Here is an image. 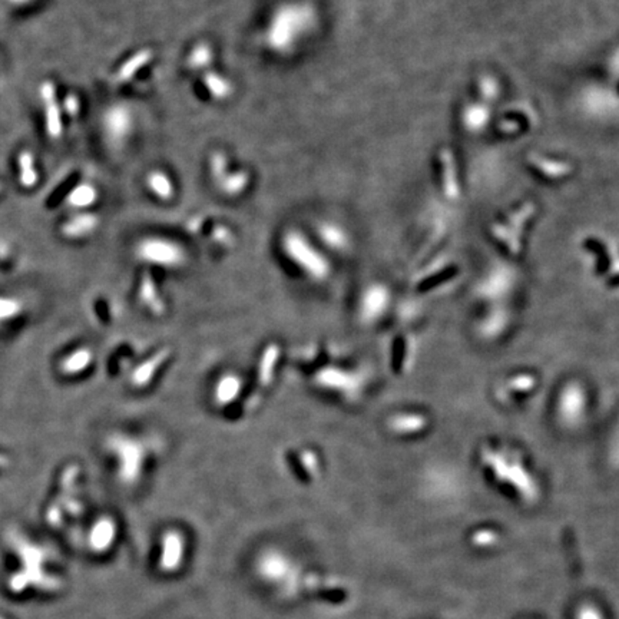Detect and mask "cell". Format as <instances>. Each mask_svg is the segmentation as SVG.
Masks as SVG:
<instances>
[{
  "label": "cell",
  "mask_w": 619,
  "mask_h": 619,
  "mask_svg": "<svg viewBox=\"0 0 619 619\" xmlns=\"http://www.w3.org/2000/svg\"><path fill=\"white\" fill-rule=\"evenodd\" d=\"M320 23L317 7L304 0L278 4L264 29V43L278 57H289L316 32Z\"/></svg>",
  "instance_id": "1"
},
{
  "label": "cell",
  "mask_w": 619,
  "mask_h": 619,
  "mask_svg": "<svg viewBox=\"0 0 619 619\" xmlns=\"http://www.w3.org/2000/svg\"><path fill=\"white\" fill-rule=\"evenodd\" d=\"M284 256L311 282H326L331 275L330 261L321 249L299 230L285 231L282 239Z\"/></svg>",
  "instance_id": "2"
},
{
  "label": "cell",
  "mask_w": 619,
  "mask_h": 619,
  "mask_svg": "<svg viewBox=\"0 0 619 619\" xmlns=\"http://www.w3.org/2000/svg\"><path fill=\"white\" fill-rule=\"evenodd\" d=\"M108 450L114 458L118 479L126 486L138 484L145 469L146 449L139 439L115 433L108 439Z\"/></svg>",
  "instance_id": "3"
},
{
  "label": "cell",
  "mask_w": 619,
  "mask_h": 619,
  "mask_svg": "<svg viewBox=\"0 0 619 619\" xmlns=\"http://www.w3.org/2000/svg\"><path fill=\"white\" fill-rule=\"evenodd\" d=\"M136 258L153 267L175 270L187 263V251L179 242L164 237H146L135 248Z\"/></svg>",
  "instance_id": "4"
},
{
  "label": "cell",
  "mask_w": 619,
  "mask_h": 619,
  "mask_svg": "<svg viewBox=\"0 0 619 619\" xmlns=\"http://www.w3.org/2000/svg\"><path fill=\"white\" fill-rule=\"evenodd\" d=\"M186 556V537L177 529L165 530L161 537V551L158 565L165 573L175 572L182 566Z\"/></svg>",
  "instance_id": "5"
},
{
  "label": "cell",
  "mask_w": 619,
  "mask_h": 619,
  "mask_svg": "<svg viewBox=\"0 0 619 619\" xmlns=\"http://www.w3.org/2000/svg\"><path fill=\"white\" fill-rule=\"evenodd\" d=\"M103 126L112 143L124 144L134 129V114L131 108L124 103L110 107L103 117Z\"/></svg>",
  "instance_id": "6"
},
{
  "label": "cell",
  "mask_w": 619,
  "mask_h": 619,
  "mask_svg": "<svg viewBox=\"0 0 619 619\" xmlns=\"http://www.w3.org/2000/svg\"><path fill=\"white\" fill-rule=\"evenodd\" d=\"M388 306V292L385 285H369L360 297L359 316L366 324L376 323Z\"/></svg>",
  "instance_id": "7"
},
{
  "label": "cell",
  "mask_w": 619,
  "mask_h": 619,
  "mask_svg": "<svg viewBox=\"0 0 619 619\" xmlns=\"http://www.w3.org/2000/svg\"><path fill=\"white\" fill-rule=\"evenodd\" d=\"M317 386L330 392L352 393L356 392L357 378L350 371H343L340 367L328 366L321 369L314 378Z\"/></svg>",
  "instance_id": "8"
},
{
  "label": "cell",
  "mask_w": 619,
  "mask_h": 619,
  "mask_svg": "<svg viewBox=\"0 0 619 619\" xmlns=\"http://www.w3.org/2000/svg\"><path fill=\"white\" fill-rule=\"evenodd\" d=\"M93 359H95V356H93L92 350L90 347H86V345H83V347H78V349L66 353L57 362V369L64 378H76V376H81V374L90 371L91 366L93 364Z\"/></svg>",
  "instance_id": "9"
},
{
  "label": "cell",
  "mask_w": 619,
  "mask_h": 619,
  "mask_svg": "<svg viewBox=\"0 0 619 619\" xmlns=\"http://www.w3.org/2000/svg\"><path fill=\"white\" fill-rule=\"evenodd\" d=\"M168 357H170V350L162 349L160 352L153 353V356L148 357V359L144 360L143 363L138 364L132 371L131 379H129L131 385L135 388H144L146 386H150L157 378V374L160 373Z\"/></svg>",
  "instance_id": "10"
},
{
  "label": "cell",
  "mask_w": 619,
  "mask_h": 619,
  "mask_svg": "<svg viewBox=\"0 0 619 619\" xmlns=\"http://www.w3.org/2000/svg\"><path fill=\"white\" fill-rule=\"evenodd\" d=\"M242 392V379L239 374L225 373L214 386L213 399L215 406L228 407L239 400Z\"/></svg>",
  "instance_id": "11"
},
{
  "label": "cell",
  "mask_w": 619,
  "mask_h": 619,
  "mask_svg": "<svg viewBox=\"0 0 619 619\" xmlns=\"http://www.w3.org/2000/svg\"><path fill=\"white\" fill-rule=\"evenodd\" d=\"M40 95L45 102L47 110V129L52 138H59L62 134V117L61 109L57 102V92H55L54 83L50 81L43 83L40 86Z\"/></svg>",
  "instance_id": "12"
},
{
  "label": "cell",
  "mask_w": 619,
  "mask_h": 619,
  "mask_svg": "<svg viewBox=\"0 0 619 619\" xmlns=\"http://www.w3.org/2000/svg\"><path fill=\"white\" fill-rule=\"evenodd\" d=\"M98 225H100V218L95 214H78L62 225L61 232L66 239H83L92 234Z\"/></svg>",
  "instance_id": "13"
},
{
  "label": "cell",
  "mask_w": 619,
  "mask_h": 619,
  "mask_svg": "<svg viewBox=\"0 0 619 619\" xmlns=\"http://www.w3.org/2000/svg\"><path fill=\"white\" fill-rule=\"evenodd\" d=\"M318 239L324 246L336 251H343L350 244L349 234L345 228L333 221H324L323 224L318 225Z\"/></svg>",
  "instance_id": "14"
},
{
  "label": "cell",
  "mask_w": 619,
  "mask_h": 619,
  "mask_svg": "<svg viewBox=\"0 0 619 619\" xmlns=\"http://www.w3.org/2000/svg\"><path fill=\"white\" fill-rule=\"evenodd\" d=\"M25 303L19 297L0 294V331L12 327L25 314Z\"/></svg>",
  "instance_id": "15"
},
{
  "label": "cell",
  "mask_w": 619,
  "mask_h": 619,
  "mask_svg": "<svg viewBox=\"0 0 619 619\" xmlns=\"http://www.w3.org/2000/svg\"><path fill=\"white\" fill-rule=\"evenodd\" d=\"M146 188L150 189L155 198L170 201L174 198L175 186L171 177L164 171H151L146 177Z\"/></svg>",
  "instance_id": "16"
},
{
  "label": "cell",
  "mask_w": 619,
  "mask_h": 619,
  "mask_svg": "<svg viewBox=\"0 0 619 619\" xmlns=\"http://www.w3.org/2000/svg\"><path fill=\"white\" fill-rule=\"evenodd\" d=\"M280 347L275 343L266 347L258 362V380L261 385L268 386L273 383L277 371L278 360H280Z\"/></svg>",
  "instance_id": "17"
},
{
  "label": "cell",
  "mask_w": 619,
  "mask_h": 619,
  "mask_svg": "<svg viewBox=\"0 0 619 619\" xmlns=\"http://www.w3.org/2000/svg\"><path fill=\"white\" fill-rule=\"evenodd\" d=\"M204 86L214 100H225L231 97L234 86L231 81L218 72L206 71L203 76Z\"/></svg>",
  "instance_id": "18"
},
{
  "label": "cell",
  "mask_w": 619,
  "mask_h": 619,
  "mask_svg": "<svg viewBox=\"0 0 619 619\" xmlns=\"http://www.w3.org/2000/svg\"><path fill=\"white\" fill-rule=\"evenodd\" d=\"M248 174L244 171L230 172V174L225 171L215 179L221 191L227 196H239L248 187Z\"/></svg>",
  "instance_id": "19"
},
{
  "label": "cell",
  "mask_w": 619,
  "mask_h": 619,
  "mask_svg": "<svg viewBox=\"0 0 619 619\" xmlns=\"http://www.w3.org/2000/svg\"><path fill=\"white\" fill-rule=\"evenodd\" d=\"M214 61V50L208 43H198L188 55V66L196 71H205Z\"/></svg>",
  "instance_id": "20"
},
{
  "label": "cell",
  "mask_w": 619,
  "mask_h": 619,
  "mask_svg": "<svg viewBox=\"0 0 619 619\" xmlns=\"http://www.w3.org/2000/svg\"><path fill=\"white\" fill-rule=\"evenodd\" d=\"M98 200V191L95 187L91 184H81L72 191L71 196H68V203L74 208H88L93 205Z\"/></svg>",
  "instance_id": "21"
},
{
  "label": "cell",
  "mask_w": 619,
  "mask_h": 619,
  "mask_svg": "<svg viewBox=\"0 0 619 619\" xmlns=\"http://www.w3.org/2000/svg\"><path fill=\"white\" fill-rule=\"evenodd\" d=\"M148 61H151L150 50H141L138 54L134 55L131 59H128V61L122 65L121 69L118 72V81H121V83L128 81V79L135 75L139 69L145 66Z\"/></svg>",
  "instance_id": "22"
},
{
  "label": "cell",
  "mask_w": 619,
  "mask_h": 619,
  "mask_svg": "<svg viewBox=\"0 0 619 619\" xmlns=\"http://www.w3.org/2000/svg\"><path fill=\"white\" fill-rule=\"evenodd\" d=\"M532 165L536 168L537 171H541V174L546 175L549 179H562L572 170L570 164L544 160V158H535L532 160Z\"/></svg>",
  "instance_id": "23"
},
{
  "label": "cell",
  "mask_w": 619,
  "mask_h": 619,
  "mask_svg": "<svg viewBox=\"0 0 619 619\" xmlns=\"http://www.w3.org/2000/svg\"><path fill=\"white\" fill-rule=\"evenodd\" d=\"M19 170H21V184L25 188H32L38 182V172L33 165V155L29 151H23L19 155Z\"/></svg>",
  "instance_id": "24"
},
{
  "label": "cell",
  "mask_w": 619,
  "mask_h": 619,
  "mask_svg": "<svg viewBox=\"0 0 619 619\" xmlns=\"http://www.w3.org/2000/svg\"><path fill=\"white\" fill-rule=\"evenodd\" d=\"M441 161H443L446 194L449 196H458L459 188H458V182H456L455 165H453V158L449 151L441 153Z\"/></svg>",
  "instance_id": "25"
},
{
  "label": "cell",
  "mask_w": 619,
  "mask_h": 619,
  "mask_svg": "<svg viewBox=\"0 0 619 619\" xmlns=\"http://www.w3.org/2000/svg\"><path fill=\"white\" fill-rule=\"evenodd\" d=\"M115 532H117V527H115L114 520L108 519V518L100 519L93 527V542L100 545V546H107L114 539Z\"/></svg>",
  "instance_id": "26"
},
{
  "label": "cell",
  "mask_w": 619,
  "mask_h": 619,
  "mask_svg": "<svg viewBox=\"0 0 619 619\" xmlns=\"http://www.w3.org/2000/svg\"><path fill=\"white\" fill-rule=\"evenodd\" d=\"M488 110L482 108H472L466 112V125L469 128H484V125L488 121Z\"/></svg>",
  "instance_id": "27"
},
{
  "label": "cell",
  "mask_w": 619,
  "mask_h": 619,
  "mask_svg": "<svg viewBox=\"0 0 619 619\" xmlns=\"http://www.w3.org/2000/svg\"><path fill=\"white\" fill-rule=\"evenodd\" d=\"M481 93L484 100H495L498 97L496 83L492 79H484L481 81Z\"/></svg>",
  "instance_id": "28"
},
{
  "label": "cell",
  "mask_w": 619,
  "mask_h": 619,
  "mask_svg": "<svg viewBox=\"0 0 619 619\" xmlns=\"http://www.w3.org/2000/svg\"><path fill=\"white\" fill-rule=\"evenodd\" d=\"M65 109L68 112L71 117H76L79 112V100L76 95L71 93L68 97L65 98Z\"/></svg>",
  "instance_id": "29"
},
{
  "label": "cell",
  "mask_w": 619,
  "mask_h": 619,
  "mask_svg": "<svg viewBox=\"0 0 619 619\" xmlns=\"http://www.w3.org/2000/svg\"><path fill=\"white\" fill-rule=\"evenodd\" d=\"M11 2H13V4H26V2H29V0H11Z\"/></svg>",
  "instance_id": "30"
},
{
  "label": "cell",
  "mask_w": 619,
  "mask_h": 619,
  "mask_svg": "<svg viewBox=\"0 0 619 619\" xmlns=\"http://www.w3.org/2000/svg\"><path fill=\"white\" fill-rule=\"evenodd\" d=\"M2 191H4V186H2V184H0V193H2Z\"/></svg>",
  "instance_id": "31"
}]
</instances>
